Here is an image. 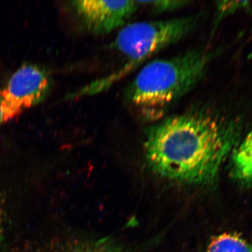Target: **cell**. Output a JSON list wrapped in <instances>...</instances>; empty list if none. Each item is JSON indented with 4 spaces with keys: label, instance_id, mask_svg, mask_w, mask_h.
Segmentation results:
<instances>
[{
    "label": "cell",
    "instance_id": "1",
    "mask_svg": "<svg viewBox=\"0 0 252 252\" xmlns=\"http://www.w3.org/2000/svg\"><path fill=\"white\" fill-rule=\"evenodd\" d=\"M236 140L233 124L212 113L191 111L150 126L144 153L149 167L164 178L205 185L216 178Z\"/></svg>",
    "mask_w": 252,
    "mask_h": 252
},
{
    "label": "cell",
    "instance_id": "2",
    "mask_svg": "<svg viewBox=\"0 0 252 252\" xmlns=\"http://www.w3.org/2000/svg\"><path fill=\"white\" fill-rule=\"evenodd\" d=\"M211 55L191 50L146 64L125 91L126 100L147 122H157L205 75Z\"/></svg>",
    "mask_w": 252,
    "mask_h": 252
},
{
    "label": "cell",
    "instance_id": "3",
    "mask_svg": "<svg viewBox=\"0 0 252 252\" xmlns=\"http://www.w3.org/2000/svg\"><path fill=\"white\" fill-rule=\"evenodd\" d=\"M198 22V16L194 15L126 24L119 31L110 46L126 60L122 68L102 79L92 81L70 97L79 98L107 91L141 63L190 34L196 28Z\"/></svg>",
    "mask_w": 252,
    "mask_h": 252
},
{
    "label": "cell",
    "instance_id": "4",
    "mask_svg": "<svg viewBox=\"0 0 252 252\" xmlns=\"http://www.w3.org/2000/svg\"><path fill=\"white\" fill-rule=\"evenodd\" d=\"M51 87V79L45 69L33 64L18 68L0 90L11 118L44 100Z\"/></svg>",
    "mask_w": 252,
    "mask_h": 252
},
{
    "label": "cell",
    "instance_id": "5",
    "mask_svg": "<svg viewBox=\"0 0 252 252\" xmlns=\"http://www.w3.org/2000/svg\"><path fill=\"white\" fill-rule=\"evenodd\" d=\"M140 5L137 1L79 0L72 7L86 29L96 34H109L123 28Z\"/></svg>",
    "mask_w": 252,
    "mask_h": 252
},
{
    "label": "cell",
    "instance_id": "6",
    "mask_svg": "<svg viewBox=\"0 0 252 252\" xmlns=\"http://www.w3.org/2000/svg\"><path fill=\"white\" fill-rule=\"evenodd\" d=\"M233 177L243 183L252 182V127L248 135L232 152Z\"/></svg>",
    "mask_w": 252,
    "mask_h": 252
},
{
    "label": "cell",
    "instance_id": "7",
    "mask_svg": "<svg viewBox=\"0 0 252 252\" xmlns=\"http://www.w3.org/2000/svg\"><path fill=\"white\" fill-rule=\"evenodd\" d=\"M204 252H252V241L238 232H223L210 239Z\"/></svg>",
    "mask_w": 252,
    "mask_h": 252
},
{
    "label": "cell",
    "instance_id": "8",
    "mask_svg": "<svg viewBox=\"0 0 252 252\" xmlns=\"http://www.w3.org/2000/svg\"><path fill=\"white\" fill-rule=\"evenodd\" d=\"M64 252H127L111 240H80L74 242Z\"/></svg>",
    "mask_w": 252,
    "mask_h": 252
},
{
    "label": "cell",
    "instance_id": "9",
    "mask_svg": "<svg viewBox=\"0 0 252 252\" xmlns=\"http://www.w3.org/2000/svg\"><path fill=\"white\" fill-rule=\"evenodd\" d=\"M139 4L145 5L152 9L156 14H162L167 11L180 9L190 1L180 0H158V1H137Z\"/></svg>",
    "mask_w": 252,
    "mask_h": 252
},
{
    "label": "cell",
    "instance_id": "10",
    "mask_svg": "<svg viewBox=\"0 0 252 252\" xmlns=\"http://www.w3.org/2000/svg\"><path fill=\"white\" fill-rule=\"evenodd\" d=\"M250 1H221L217 4V19L225 17L236 12L239 10L246 9L250 5Z\"/></svg>",
    "mask_w": 252,
    "mask_h": 252
},
{
    "label": "cell",
    "instance_id": "11",
    "mask_svg": "<svg viewBox=\"0 0 252 252\" xmlns=\"http://www.w3.org/2000/svg\"><path fill=\"white\" fill-rule=\"evenodd\" d=\"M11 119H12V118H11L9 111H8L6 106H5L2 97L0 95V126L4 124V123L9 122Z\"/></svg>",
    "mask_w": 252,
    "mask_h": 252
},
{
    "label": "cell",
    "instance_id": "12",
    "mask_svg": "<svg viewBox=\"0 0 252 252\" xmlns=\"http://www.w3.org/2000/svg\"><path fill=\"white\" fill-rule=\"evenodd\" d=\"M1 223H0V240H1Z\"/></svg>",
    "mask_w": 252,
    "mask_h": 252
}]
</instances>
